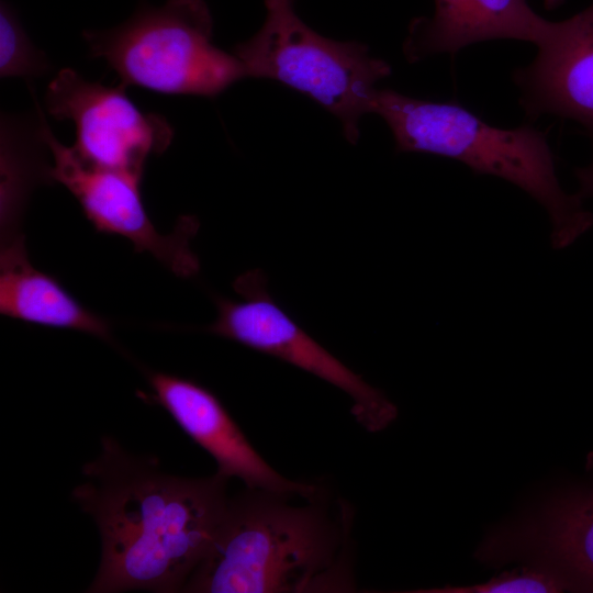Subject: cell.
<instances>
[{"label": "cell", "instance_id": "5b68a950", "mask_svg": "<svg viewBox=\"0 0 593 593\" xmlns=\"http://www.w3.org/2000/svg\"><path fill=\"white\" fill-rule=\"evenodd\" d=\"M260 30L237 44L233 54L248 77L277 80L309 96L342 123L347 141L356 144L359 121L372 113L377 82L391 66L356 41H336L307 26L294 0H265Z\"/></svg>", "mask_w": 593, "mask_h": 593}, {"label": "cell", "instance_id": "8992f818", "mask_svg": "<svg viewBox=\"0 0 593 593\" xmlns=\"http://www.w3.org/2000/svg\"><path fill=\"white\" fill-rule=\"evenodd\" d=\"M239 300L215 298L216 317L208 333L236 342L300 368L343 391L350 412L366 430L387 428L396 406L303 331L273 300L262 271L249 270L233 283Z\"/></svg>", "mask_w": 593, "mask_h": 593}, {"label": "cell", "instance_id": "3957f363", "mask_svg": "<svg viewBox=\"0 0 593 593\" xmlns=\"http://www.w3.org/2000/svg\"><path fill=\"white\" fill-rule=\"evenodd\" d=\"M372 113L389 126L396 152L452 158L528 193L549 216L553 248L570 246L592 228L593 213L577 193L561 187L547 137L534 126L499 127L459 103L391 89H377Z\"/></svg>", "mask_w": 593, "mask_h": 593}, {"label": "cell", "instance_id": "7a4b0ae2", "mask_svg": "<svg viewBox=\"0 0 593 593\" xmlns=\"http://www.w3.org/2000/svg\"><path fill=\"white\" fill-rule=\"evenodd\" d=\"M301 496L246 488L228 499L202 561L182 592H351L353 510L322 485Z\"/></svg>", "mask_w": 593, "mask_h": 593}, {"label": "cell", "instance_id": "ac0fdd59", "mask_svg": "<svg viewBox=\"0 0 593 593\" xmlns=\"http://www.w3.org/2000/svg\"><path fill=\"white\" fill-rule=\"evenodd\" d=\"M563 0H544V4L547 9H555L560 5Z\"/></svg>", "mask_w": 593, "mask_h": 593}, {"label": "cell", "instance_id": "7c38bea8", "mask_svg": "<svg viewBox=\"0 0 593 593\" xmlns=\"http://www.w3.org/2000/svg\"><path fill=\"white\" fill-rule=\"evenodd\" d=\"M430 16L414 20L403 43L410 63L456 54L472 44L514 40L539 45L549 21L527 0H434Z\"/></svg>", "mask_w": 593, "mask_h": 593}, {"label": "cell", "instance_id": "4fadbf2b", "mask_svg": "<svg viewBox=\"0 0 593 593\" xmlns=\"http://www.w3.org/2000/svg\"><path fill=\"white\" fill-rule=\"evenodd\" d=\"M0 312L26 323L78 331L113 343L109 322L82 305L60 282L35 268L23 236L1 242Z\"/></svg>", "mask_w": 593, "mask_h": 593}, {"label": "cell", "instance_id": "e0dca14e", "mask_svg": "<svg viewBox=\"0 0 593 593\" xmlns=\"http://www.w3.org/2000/svg\"><path fill=\"white\" fill-rule=\"evenodd\" d=\"M574 175L578 181L575 193L582 200L593 198V158L589 165L577 168Z\"/></svg>", "mask_w": 593, "mask_h": 593}, {"label": "cell", "instance_id": "5bb4252c", "mask_svg": "<svg viewBox=\"0 0 593 593\" xmlns=\"http://www.w3.org/2000/svg\"><path fill=\"white\" fill-rule=\"evenodd\" d=\"M1 240L21 236V223L32 189L52 181L44 160L46 147L40 112L30 119L3 114L1 119Z\"/></svg>", "mask_w": 593, "mask_h": 593}, {"label": "cell", "instance_id": "9c48e42d", "mask_svg": "<svg viewBox=\"0 0 593 593\" xmlns=\"http://www.w3.org/2000/svg\"><path fill=\"white\" fill-rule=\"evenodd\" d=\"M146 399L165 409L178 426L215 460L217 472L245 488L310 496L320 484L290 480L253 447L221 401L193 380L152 371Z\"/></svg>", "mask_w": 593, "mask_h": 593}, {"label": "cell", "instance_id": "52a82bcc", "mask_svg": "<svg viewBox=\"0 0 593 593\" xmlns=\"http://www.w3.org/2000/svg\"><path fill=\"white\" fill-rule=\"evenodd\" d=\"M40 111L41 135L51 152L52 181L63 184L79 202L83 214L101 233L128 239L138 253H147L182 277L198 270L189 248L195 231L192 217H182L172 233H160L150 221L141 194L143 175L98 166L66 146L51 131Z\"/></svg>", "mask_w": 593, "mask_h": 593}, {"label": "cell", "instance_id": "2e32d148", "mask_svg": "<svg viewBox=\"0 0 593 593\" xmlns=\"http://www.w3.org/2000/svg\"><path fill=\"white\" fill-rule=\"evenodd\" d=\"M570 590L568 581L546 567L532 566L504 572L483 583L419 590L428 593H558Z\"/></svg>", "mask_w": 593, "mask_h": 593}, {"label": "cell", "instance_id": "ba28073f", "mask_svg": "<svg viewBox=\"0 0 593 593\" xmlns=\"http://www.w3.org/2000/svg\"><path fill=\"white\" fill-rule=\"evenodd\" d=\"M126 86H104L63 68L51 80L45 107L56 120L72 121L74 148L87 160L105 168L144 175L149 156L163 154L174 130L156 113L141 111Z\"/></svg>", "mask_w": 593, "mask_h": 593}, {"label": "cell", "instance_id": "277c9868", "mask_svg": "<svg viewBox=\"0 0 593 593\" xmlns=\"http://www.w3.org/2000/svg\"><path fill=\"white\" fill-rule=\"evenodd\" d=\"M82 35L90 55L104 59L126 87L215 97L248 77L234 54L212 43L213 19L204 0L142 3L124 23Z\"/></svg>", "mask_w": 593, "mask_h": 593}, {"label": "cell", "instance_id": "6da1fadb", "mask_svg": "<svg viewBox=\"0 0 593 593\" xmlns=\"http://www.w3.org/2000/svg\"><path fill=\"white\" fill-rule=\"evenodd\" d=\"M72 492L94 521L101 560L87 592H178L204 558L224 515L228 478H184L127 452L112 437Z\"/></svg>", "mask_w": 593, "mask_h": 593}, {"label": "cell", "instance_id": "30bf717a", "mask_svg": "<svg viewBox=\"0 0 593 593\" xmlns=\"http://www.w3.org/2000/svg\"><path fill=\"white\" fill-rule=\"evenodd\" d=\"M534 59L513 72L525 113L579 124L593 139V2L561 21H549Z\"/></svg>", "mask_w": 593, "mask_h": 593}, {"label": "cell", "instance_id": "8fae6325", "mask_svg": "<svg viewBox=\"0 0 593 593\" xmlns=\"http://www.w3.org/2000/svg\"><path fill=\"white\" fill-rule=\"evenodd\" d=\"M477 556L497 564L529 559L562 575L570 590L593 592V490L552 499L488 537Z\"/></svg>", "mask_w": 593, "mask_h": 593}, {"label": "cell", "instance_id": "9a60e30c", "mask_svg": "<svg viewBox=\"0 0 593 593\" xmlns=\"http://www.w3.org/2000/svg\"><path fill=\"white\" fill-rule=\"evenodd\" d=\"M51 67L46 55L24 31L16 12L7 2L0 5V75L1 78L42 76Z\"/></svg>", "mask_w": 593, "mask_h": 593}]
</instances>
